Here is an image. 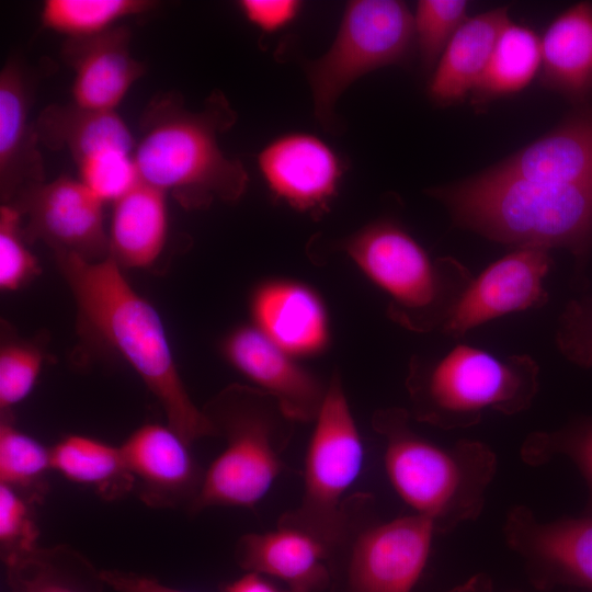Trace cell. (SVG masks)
<instances>
[{
  "mask_svg": "<svg viewBox=\"0 0 592 592\" xmlns=\"http://www.w3.org/2000/svg\"><path fill=\"white\" fill-rule=\"evenodd\" d=\"M548 249L516 247L473 277L442 331L460 338L498 317L543 306L545 280L551 269Z\"/></svg>",
  "mask_w": 592,
  "mask_h": 592,
  "instance_id": "12",
  "label": "cell"
},
{
  "mask_svg": "<svg viewBox=\"0 0 592 592\" xmlns=\"http://www.w3.org/2000/svg\"><path fill=\"white\" fill-rule=\"evenodd\" d=\"M132 32L116 25L101 34L66 38L61 58L73 71V104L95 111H116L145 65L130 53Z\"/></svg>",
  "mask_w": 592,
  "mask_h": 592,
  "instance_id": "18",
  "label": "cell"
},
{
  "mask_svg": "<svg viewBox=\"0 0 592 592\" xmlns=\"http://www.w3.org/2000/svg\"><path fill=\"white\" fill-rule=\"evenodd\" d=\"M44 146L67 149L76 166L111 152L134 153L136 140L116 111L50 104L34 121Z\"/></svg>",
  "mask_w": 592,
  "mask_h": 592,
  "instance_id": "24",
  "label": "cell"
},
{
  "mask_svg": "<svg viewBox=\"0 0 592 592\" xmlns=\"http://www.w3.org/2000/svg\"><path fill=\"white\" fill-rule=\"evenodd\" d=\"M428 193L455 224L516 247L563 248L583 260L592 247V187L560 185L491 169Z\"/></svg>",
  "mask_w": 592,
  "mask_h": 592,
  "instance_id": "3",
  "label": "cell"
},
{
  "mask_svg": "<svg viewBox=\"0 0 592 592\" xmlns=\"http://www.w3.org/2000/svg\"><path fill=\"white\" fill-rule=\"evenodd\" d=\"M225 448L204 471L192 513L210 506L253 508L284 468L282 453L294 423L255 387L231 385L203 409Z\"/></svg>",
  "mask_w": 592,
  "mask_h": 592,
  "instance_id": "6",
  "label": "cell"
},
{
  "mask_svg": "<svg viewBox=\"0 0 592 592\" xmlns=\"http://www.w3.org/2000/svg\"><path fill=\"white\" fill-rule=\"evenodd\" d=\"M33 92L26 68L19 59H9L0 72V196L4 204L45 182L39 139L29 118Z\"/></svg>",
  "mask_w": 592,
  "mask_h": 592,
  "instance_id": "19",
  "label": "cell"
},
{
  "mask_svg": "<svg viewBox=\"0 0 592 592\" xmlns=\"http://www.w3.org/2000/svg\"><path fill=\"white\" fill-rule=\"evenodd\" d=\"M385 440L388 480L414 513L429 519L436 533L475 520L497 469L494 453L479 441L436 444L414 432L405 409L387 408L373 415Z\"/></svg>",
  "mask_w": 592,
  "mask_h": 592,
  "instance_id": "4",
  "label": "cell"
},
{
  "mask_svg": "<svg viewBox=\"0 0 592 592\" xmlns=\"http://www.w3.org/2000/svg\"><path fill=\"white\" fill-rule=\"evenodd\" d=\"M342 250L389 297L390 318L418 332L442 329L473 280L459 261L431 258L390 219L363 226L343 241Z\"/></svg>",
  "mask_w": 592,
  "mask_h": 592,
  "instance_id": "7",
  "label": "cell"
},
{
  "mask_svg": "<svg viewBox=\"0 0 592 592\" xmlns=\"http://www.w3.org/2000/svg\"><path fill=\"white\" fill-rule=\"evenodd\" d=\"M413 44V14L405 2L349 1L329 49L305 66L317 119L331 128L341 94L376 69L405 64Z\"/></svg>",
  "mask_w": 592,
  "mask_h": 592,
  "instance_id": "9",
  "label": "cell"
},
{
  "mask_svg": "<svg viewBox=\"0 0 592 592\" xmlns=\"http://www.w3.org/2000/svg\"><path fill=\"white\" fill-rule=\"evenodd\" d=\"M77 168L79 180L103 203H114L140 182L134 153L112 152Z\"/></svg>",
  "mask_w": 592,
  "mask_h": 592,
  "instance_id": "36",
  "label": "cell"
},
{
  "mask_svg": "<svg viewBox=\"0 0 592 592\" xmlns=\"http://www.w3.org/2000/svg\"><path fill=\"white\" fill-rule=\"evenodd\" d=\"M224 592H282L263 579L260 573L251 572L228 583Z\"/></svg>",
  "mask_w": 592,
  "mask_h": 592,
  "instance_id": "40",
  "label": "cell"
},
{
  "mask_svg": "<svg viewBox=\"0 0 592 592\" xmlns=\"http://www.w3.org/2000/svg\"><path fill=\"white\" fill-rule=\"evenodd\" d=\"M540 83L576 106L592 104V3L561 12L540 39Z\"/></svg>",
  "mask_w": 592,
  "mask_h": 592,
  "instance_id": "22",
  "label": "cell"
},
{
  "mask_svg": "<svg viewBox=\"0 0 592 592\" xmlns=\"http://www.w3.org/2000/svg\"><path fill=\"white\" fill-rule=\"evenodd\" d=\"M448 592H491L490 580L482 576H475L465 583L455 587Z\"/></svg>",
  "mask_w": 592,
  "mask_h": 592,
  "instance_id": "41",
  "label": "cell"
},
{
  "mask_svg": "<svg viewBox=\"0 0 592 592\" xmlns=\"http://www.w3.org/2000/svg\"><path fill=\"white\" fill-rule=\"evenodd\" d=\"M100 577L103 584L115 592H185L162 584L153 578L129 571L101 570Z\"/></svg>",
  "mask_w": 592,
  "mask_h": 592,
  "instance_id": "39",
  "label": "cell"
},
{
  "mask_svg": "<svg viewBox=\"0 0 592 592\" xmlns=\"http://www.w3.org/2000/svg\"><path fill=\"white\" fill-rule=\"evenodd\" d=\"M32 503L18 490L0 483V549L7 567L39 548Z\"/></svg>",
  "mask_w": 592,
  "mask_h": 592,
  "instance_id": "33",
  "label": "cell"
},
{
  "mask_svg": "<svg viewBox=\"0 0 592 592\" xmlns=\"http://www.w3.org/2000/svg\"><path fill=\"white\" fill-rule=\"evenodd\" d=\"M539 367L525 354L499 356L458 343L431 361L412 360L407 387L417 420L452 430L477 424L489 411L526 410L538 390Z\"/></svg>",
  "mask_w": 592,
  "mask_h": 592,
  "instance_id": "5",
  "label": "cell"
},
{
  "mask_svg": "<svg viewBox=\"0 0 592 592\" xmlns=\"http://www.w3.org/2000/svg\"><path fill=\"white\" fill-rule=\"evenodd\" d=\"M157 2L149 0H46L41 23L66 35V38L101 34L116 22L151 11Z\"/></svg>",
  "mask_w": 592,
  "mask_h": 592,
  "instance_id": "28",
  "label": "cell"
},
{
  "mask_svg": "<svg viewBox=\"0 0 592 592\" xmlns=\"http://www.w3.org/2000/svg\"><path fill=\"white\" fill-rule=\"evenodd\" d=\"M25 217L27 242L41 240L55 254H72L87 261L109 257L104 203L79 179L61 174L21 192L12 202Z\"/></svg>",
  "mask_w": 592,
  "mask_h": 592,
  "instance_id": "10",
  "label": "cell"
},
{
  "mask_svg": "<svg viewBox=\"0 0 592 592\" xmlns=\"http://www.w3.org/2000/svg\"><path fill=\"white\" fill-rule=\"evenodd\" d=\"M2 415L0 424V483L31 501H39L46 489V475L53 470L50 448L26 434Z\"/></svg>",
  "mask_w": 592,
  "mask_h": 592,
  "instance_id": "30",
  "label": "cell"
},
{
  "mask_svg": "<svg viewBox=\"0 0 592 592\" xmlns=\"http://www.w3.org/2000/svg\"><path fill=\"white\" fill-rule=\"evenodd\" d=\"M304 464V492L299 505L278 524L308 532L329 548L346 531L344 500L358 478L364 447L341 379L333 375L316 415Z\"/></svg>",
  "mask_w": 592,
  "mask_h": 592,
  "instance_id": "8",
  "label": "cell"
},
{
  "mask_svg": "<svg viewBox=\"0 0 592 592\" xmlns=\"http://www.w3.org/2000/svg\"><path fill=\"white\" fill-rule=\"evenodd\" d=\"M237 7L244 19L258 30L272 34L284 30L299 15L298 0H240Z\"/></svg>",
  "mask_w": 592,
  "mask_h": 592,
  "instance_id": "38",
  "label": "cell"
},
{
  "mask_svg": "<svg viewBox=\"0 0 592 592\" xmlns=\"http://www.w3.org/2000/svg\"><path fill=\"white\" fill-rule=\"evenodd\" d=\"M257 164L275 200L314 218L329 210L346 170L332 146L307 132L272 138L259 151Z\"/></svg>",
  "mask_w": 592,
  "mask_h": 592,
  "instance_id": "11",
  "label": "cell"
},
{
  "mask_svg": "<svg viewBox=\"0 0 592 592\" xmlns=\"http://www.w3.org/2000/svg\"><path fill=\"white\" fill-rule=\"evenodd\" d=\"M167 195L140 181L113 203L109 257L122 269L148 267L160 255L168 232Z\"/></svg>",
  "mask_w": 592,
  "mask_h": 592,
  "instance_id": "25",
  "label": "cell"
},
{
  "mask_svg": "<svg viewBox=\"0 0 592 592\" xmlns=\"http://www.w3.org/2000/svg\"><path fill=\"white\" fill-rule=\"evenodd\" d=\"M330 548L308 532L278 524L273 531L243 535L237 544L240 566L284 581L288 592H319L329 582L325 563Z\"/></svg>",
  "mask_w": 592,
  "mask_h": 592,
  "instance_id": "21",
  "label": "cell"
},
{
  "mask_svg": "<svg viewBox=\"0 0 592 592\" xmlns=\"http://www.w3.org/2000/svg\"><path fill=\"white\" fill-rule=\"evenodd\" d=\"M236 118L221 92H213L200 111L186 109L177 93L157 94L140 117L134 150L140 181L171 194L185 209L239 200L248 172L219 144Z\"/></svg>",
  "mask_w": 592,
  "mask_h": 592,
  "instance_id": "2",
  "label": "cell"
},
{
  "mask_svg": "<svg viewBox=\"0 0 592 592\" xmlns=\"http://www.w3.org/2000/svg\"><path fill=\"white\" fill-rule=\"evenodd\" d=\"M41 349L22 339H7L0 349V409L7 413L33 390L43 366Z\"/></svg>",
  "mask_w": 592,
  "mask_h": 592,
  "instance_id": "34",
  "label": "cell"
},
{
  "mask_svg": "<svg viewBox=\"0 0 592 592\" xmlns=\"http://www.w3.org/2000/svg\"><path fill=\"white\" fill-rule=\"evenodd\" d=\"M7 568L12 592H89L91 566L66 548H38Z\"/></svg>",
  "mask_w": 592,
  "mask_h": 592,
  "instance_id": "29",
  "label": "cell"
},
{
  "mask_svg": "<svg viewBox=\"0 0 592 592\" xmlns=\"http://www.w3.org/2000/svg\"><path fill=\"white\" fill-rule=\"evenodd\" d=\"M227 362L258 389L271 396L293 422L314 421L325 386L300 360L269 340L253 325L234 329L223 341Z\"/></svg>",
  "mask_w": 592,
  "mask_h": 592,
  "instance_id": "14",
  "label": "cell"
},
{
  "mask_svg": "<svg viewBox=\"0 0 592 592\" xmlns=\"http://www.w3.org/2000/svg\"><path fill=\"white\" fill-rule=\"evenodd\" d=\"M252 323L269 340L301 360L321 354L330 343V318L321 296L288 278L260 283L250 298Z\"/></svg>",
  "mask_w": 592,
  "mask_h": 592,
  "instance_id": "17",
  "label": "cell"
},
{
  "mask_svg": "<svg viewBox=\"0 0 592 592\" xmlns=\"http://www.w3.org/2000/svg\"><path fill=\"white\" fill-rule=\"evenodd\" d=\"M434 533L433 523L417 513L366 528L352 548L351 592H411L426 565Z\"/></svg>",
  "mask_w": 592,
  "mask_h": 592,
  "instance_id": "13",
  "label": "cell"
},
{
  "mask_svg": "<svg viewBox=\"0 0 592 592\" xmlns=\"http://www.w3.org/2000/svg\"><path fill=\"white\" fill-rule=\"evenodd\" d=\"M556 341L570 361L592 366V296L568 304L560 317Z\"/></svg>",
  "mask_w": 592,
  "mask_h": 592,
  "instance_id": "37",
  "label": "cell"
},
{
  "mask_svg": "<svg viewBox=\"0 0 592 592\" xmlns=\"http://www.w3.org/2000/svg\"><path fill=\"white\" fill-rule=\"evenodd\" d=\"M465 0H420L413 14L414 43L423 67L432 70L467 20Z\"/></svg>",
  "mask_w": 592,
  "mask_h": 592,
  "instance_id": "31",
  "label": "cell"
},
{
  "mask_svg": "<svg viewBox=\"0 0 592 592\" xmlns=\"http://www.w3.org/2000/svg\"><path fill=\"white\" fill-rule=\"evenodd\" d=\"M191 444L171 426L146 423L121 445L134 490L151 508L191 509L200 492L204 471Z\"/></svg>",
  "mask_w": 592,
  "mask_h": 592,
  "instance_id": "16",
  "label": "cell"
},
{
  "mask_svg": "<svg viewBox=\"0 0 592 592\" xmlns=\"http://www.w3.org/2000/svg\"><path fill=\"white\" fill-rule=\"evenodd\" d=\"M506 542L544 587L556 583L592 590V514L539 522L525 506L510 511Z\"/></svg>",
  "mask_w": 592,
  "mask_h": 592,
  "instance_id": "15",
  "label": "cell"
},
{
  "mask_svg": "<svg viewBox=\"0 0 592 592\" xmlns=\"http://www.w3.org/2000/svg\"><path fill=\"white\" fill-rule=\"evenodd\" d=\"M22 215L12 204L0 207V288L18 291L41 272L37 259L27 248Z\"/></svg>",
  "mask_w": 592,
  "mask_h": 592,
  "instance_id": "32",
  "label": "cell"
},
{
  "mask_svg": "<svg viewBox=\"0 0 592 592\" xmlns=\"http://www.w3.org/2000/svg\"><path fill=\"white\" fill-rule=\"evenodd\" d=\"M540 38L527 26L511 21L499 35L488 65L471 91V103L481 106L524 89L540 68Z\"/></svg>",
  "mask_w": 592,
  "mask_h": 592,
  "instance_id": "27",
  "label": "cell"
},
{
  "mask_svg": "<svg viewBox=\"0 0 592 592\" xmlns=\"http://www.w3.org/2000/svg\"><path fill=\"white\" fill-rule=\"evenodd\" d=\"M490 169L532 181L592 187V104L577 106L553 130Z\"/></svg>",
  "mask_w": 592,
  "mask_h": 592,
  "instance_id": "20",
  "label": "cell"
},
{
  "mask_svg": "<svg viewBox=\"0 0 592 592\" xmlns=\"http://www.w3.org/2000/svg\"><path fill=\"white\" fill-rule=\"evenodd\" d=\"M55 259L84 332L132 366L161 405L167 424L189 444L216 436L183 384L157 310L133 288L122 267L110 257L87 261L55 254Z\"/></svg>",
  "mask_w": 592,
  "mask_h": 592,
  "instance_id": "1",
  "label": "cell"
},
{
  "mask_svg": "<svg viewBox=\"0 0 592 592\" xmlns=\"http://www.w3.org/2000/svg\"><path fill=\"white\" fill-rule=\"evenodd\" d=\"M509 22L508 7L467 18L434 68L428 86V94L433 102L451 105L471 93Z\"/></svg>",
  "mask_w": 592,
  "mask_h": 592,
  "instance_id": "23",
  "label": "cell"
},
{
  "mask_svg": "<svg viewBox=\"0 0 592 592\" xmlns=\"http://www.w3.org/2000/svg\"><path fill=\"white\" fill-rule=\"evenodd\" d=\"M53 470L66 479L92 488L102 499L116 500L134 490L121 446L71 434L50 448Z\"/></svg>",
  "mask_w": 592,
  "mask_h": 592,
  "instance_id": "26",
  "label": "cell"
},
{
  "mask_svg": "<svg viewBox=\"0 0 592 592\" xmlns=\"http://www.w3.org/2000/svg\"><path fill=\"white\" fill-rule=\"evenodd\" d=\"M568 455L579 467L590 489L589 513L592 514V420L556 433H536L528 437L523 456L532 464L548 460L555 454Z\"/></svg>",
  "mask_w": 592,
  "mask_h": 592,
  "instance_id": "35",
  "label": "cell"
}]
</instances>
